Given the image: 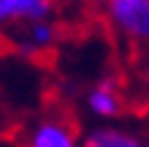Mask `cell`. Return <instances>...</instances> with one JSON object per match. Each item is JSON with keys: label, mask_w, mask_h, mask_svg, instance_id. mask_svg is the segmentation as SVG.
Returning a JSON list of instances; mask_svg holds the SVG:
<instances>
[{"label": "cell", "mask_w": 149, "mask_h": 147, "mask_svg": "<svg viewBox=\"0 0 149 147\" xmlns=\"http://www.w3.org/2000/svg\"><path fill=\"white\" fill-rule=\"evenodd\" d=\"M92 3H100V0H92Z\"/></svg>", "instance_id": "cell-8"}, {"label": "cell", "mask_w": 149, "mask_h": 147, "mask_svg": "<svg viewBox=\"0 0 149 147\" xmlns=\"http://www.w3.org/2000/svg\"><path fill=\"white\" fill-rule=\"evenodd\" d=\"M57 41V26L50 24L47 19L43 22H31L26 24L24 38L19 41V52L26 55V57H43V55L50 52L52 43Z\"/></svg>", "instance_id": "cell-4"}, {"label": "cell", "mask_w": 149, "mask_h": 147, "mask_svg": "<svg viewBox=\"0 0 149 147\" xmlns=\"http://www.w3.org/2000/svg\"><path fill=\"white\" fill-rule=\"evenodd\" d=\"M78 126L66 116L45 119L33 128L24 147H76Z\"/></svg>", "instance_id": "cell-1"}, {"label": "cell", "mask_w": 149, "mask_h": 147, "mask_svg": "<svg viewBox=\"0 0 149 147\" xmlns=\"http://www.w3.org/2000/svg\"><path fill=\"white\" fill-rule=\"evenodd\" d=\"M52 12V0H0V29L10 24L43 22Z\"/></svg>", "instance_id": "cell-3"}, {"label": "cell", "mask_w": 149, "mask_h": 147, "mask_svg": "<svg viewBox=\"0 0 149 147\" xmlns=\"http://www.w3.org/2000/svg\"><path fill=\"white\" fill-rule=\"evenodd\" d=\"M88 104L95 114L100 116H118L121 114V88H118V78L109 76L104 81H100L88 95Z\"/></svg>", "instance_id": "cell-5"}, {"label": "cell", "mask_w": 149, "mask_h": 147, "mask_svg": "<svg viewBox=\"0 0 149 147\" xmlns=\"http://www.w3.org/2000/svg\"><path fill=\"white\" fill-rule=\"evenodd\" d=\"M142 78L149 83V64H147V66H144V71H142Z\"/></svg>", "instance_id": "cell-7"}, {"label": "cell", "mask_w": 149, "mask_h": 147, "mask_svg": "<svg viewBox=\"0 0 149 147\" xmlns=\"http://www.w3.org/2000/svg\"><path fill=\"white\" fill-rule=\"evenodd\" d=\"M111 19L128 36L149 41V0H111Z\"/></svg>", "instance_id": "cell-2"}, {"label": "cell", "mask_w": 149, "mask_h": 147, "mask_svg": "<svg viewBox=\"0 0 149 147\" xmlns=\"http://www.w3.org/2000/svg\"><path fill=\"white\" fill-rule=\"evenodd\" d=\"M83 147H142L135 138H130L125 133L111 131V128H102V131L90 133L83 142Z\"/></svg>", "instance_id": "cell-6"}]
</instances>
